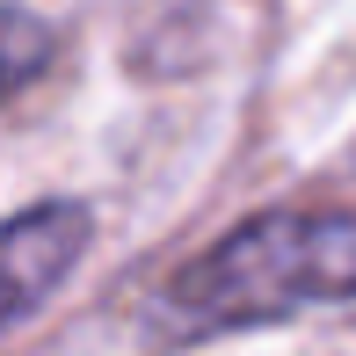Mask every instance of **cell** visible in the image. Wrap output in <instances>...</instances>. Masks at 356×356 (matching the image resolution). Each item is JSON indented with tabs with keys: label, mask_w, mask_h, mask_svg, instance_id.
I'll list each match as a JSON object with an SVG mask.
<instances>
[{
	"label": "cell",
	"mask_w": 356,
	"mask_h": 356,
	"mask_svg": "<svg viewBox=\"0 0 356 356\" xmlns=\"http://www.w3.org/2000/svg\"><path fill=\"white\" fill-rule=\"evenodd\" d=\"M356 298V211H254L160 291L168 327L218 334Z\"/></svg>",
	"instance_id": "cell-1"
},
{
	"label": "cell",
	"mask_w": 356,
	"mask_h": 356,
	"mask_svg": "<svg viewBox=\"0 0 356 356\" xmlns=\"http://www.w3.org/2000/svg\"><path fill=\"white\" fill-rule=\"evenodd\" d=\"M88 233H95L88 204H29L0 225V334L73 277V262L88 254Z\"/></svg>",
	"instance_id": "cell-2"
},
{
	"label": "cell",
	"mask_w": 356,
	"mask_h": 356,
	"mask_svg": "<svg viewBox=\"0 0 356 356\" xmlns=\"http://www.w3.org/2000/svg\"><path fill=\"white\" fill-rule=\"evenodd\" d=\"M51 51H58L51 22H37V15H22V8H0V102L22 95L29 80L51 66Z\"/></svg>",
	"instance_id": "cell-3"
}]
</instances>
